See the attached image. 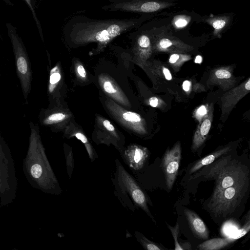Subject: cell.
Segmentation results:
<instances>
[{"instance_id":"obj_1","label":"cell","mask_w":250,"mask_h":250,"mask_svg":"<svg viewBox=\"0 0 250 250\" xmlns=\"http://www.w3.org/2000/svg\"><path fill=\"white\" fill-rule=\"evenodd\" d=\"M146 17L129 19H95L85 15H76L71 18L63 28L66 43L72 47L97 44L95 51L100 52L120 35L137 28Z\"/></svg>"},{"instance_id":"obj_2","label":"cell","mask_w":250,"mask_h":250,"mask_svg":"<svg viewBox=\"0 0 250 250\" xmlns=\"http://www.w3.org/2000/svg\"><path fill=\"white\" fill-rule=\"evenodd\" d=\"M29 126V145L22 167L25 177L33 188L58 195L62 190L46 156L39 128L32 122Z\"/></svg>"},{"instance_id":"obj_3","label":"cell","mask_w":250,"mask_h":250,"mask_svg":"<svg viewBox=\"0 0 250 250\" xmlns=\"http://www.w3.org/2000/svg\"><path fill=\"white\" fill-rule=\"evenodd\" d=\"M211 164L193 176L194 178L202 176L208 180H215L211 199L222 190L233 186L248 176L247 167L238 161L231 160L230 157H222Z\"/></svg>"},{"instance_id":"obj_4","label":"cell","mask_w":250,"mask_h":250,"mask_svg":"<svg viewBox=\"0 0 250 250\" xmlns=\"http://www.w3.org/2000/svg\"><path fill=\"white\" fill-rule=\"evenodd\" d=\"M115 164L116 171L112 181L116 196L128 209L134 211V204L135 207L141 208L153 218L147 205L146 196L143 189L117 159Z\"/></svg>"},{"instance_id":"obj_5","label":"cell","mask_w":250,"mask_h":250,"mask_svg":"<svg viewBox=\"0 0 250 250\" xmlns=\"http://www.w3.org/2000/svg\"><path fill=\"white\" fill-rule=\"evenodd\" d=\"M17 189L14 161L9 146L0 133V208L13 203Z\"/></svg>"},{"instance_id":"obj_6","label":"cell","mask_w":250,"mask_h":250,"mask_svg":"<svg viewBox=\"0 0 250 250\" xmlns=\"http://www.w3.org/2000/svg\"><path fill=\"white\" fill-rule=\"evenodd\" d=\"M7 32L12 43L16 67V73L21 85L24 99L27 101L31 90L32 71L25 46L16 28L7 23Z\"/></svg>"},{"instance_id":"obj_7","label":"cell","mask_w":250,"mask_h":250,"mask_svg":"<svg viewBox=\"0 0 250 250\" xmlns=\"http://www.w3.org/2000/svg\"><path fill=\"white\" fill-rule=\"evenodd\" d=\"M249 176L244 178L231 187L220 191L210 200L211 211L216 215L231 214L239 206L245 195L249 186Z\"/></svg>"},{"instance_id":"obj_8","label":"cell","mask_w":250,"mask_h":250,"mask_svg":"<svg viewBox=\"0 0 250 250\" xmlns=\"http://www.w3.org/2000/svg\"><path fill=\"white\" fill-rule=\"evenodd\" d=\"M153 52L187 53L193 49L179 38L170 34L167 27H153L149 29Z\"/></svg>"},{"instance_id":"obj_9","label":"cell","mask_w":250,"mask_h":250,"mask_svg":"<svg viewBox=\"0 0 250 250\" xmlns=\"http://www.w3.org/2000/svg\"><path fill=\"white\" fill-rule=\"evenodd\" d=\"M175 3L157 0H127L110 2L102 7L104 11L151 13L169 7Z\"/></svg>"},{"instance_id":"obj_10","label":"cell","mask_w":250,"mask_h":250,"mask_svg":"<svg viewBox=\"0 0 250 250\" xmlns=\"http://www.w3.org/2000/svg\"><path fill=\"white\" fill-rule=\"evenodd\" d=\"M105 104L115 119L124 126L140 135L146 133V121L140 114L123 109L110 99H107Z\"/></svg>"},{"instance_id":"obj_11","label":"cell","mask_w":250,"mask_h":250,"mask_svg":"<svg viewBox=\"0 0 250 250\" xmlns=\"http://www.w3.org/2000/svg\"><path fill=\"white\" fill-rule=\"evenodd\" d=\"M181 158V147L177 142L170 149H167L163 156L162 166L167 187L171 189L175 181L178 172Z\"/></svg>"},{"instance_id":"obj_12","label":"cell","mask_w":250,"mask_h":250,"mask_svg":"<svg viewBox=\"0 0 250 250\" xmlns=\"http://www.w3.org/2000/svg\"><path fill=\"white\" fill-rule=\"evenodd\" d=\"M132 42V50L135 57L139 61L146 62L153 53L152 41L149 29L140 26L130 34Z\"/></svg>"},{"instance_id":"obj_13","label":"cell","mask_w":250,"mask_h":250,"mask_svg":"<svg viewBox=\"0 0 250 250\" xmlns=\"http://www.w3.org/2000/svg\"><path fill=\"white\" fill-rule=\"evenodd\" d=\"M250 91V78L235 87L230 89L221 98V117L228 116L232 108Z\"/></svg>"},{"instance_id":"obj_14","label":"cell","mask_w":250,"mask_h":250,"mask_svg":"<svg viewBox=\"0 0 250 250\" xmlns=\"http://www.w3.org/2000/svg\"><path fill=\"white\" fill-rule=\"evenodd\" d=\"M149 155L148 149L136 144H131L124 148L122 157L124 162L131 169L137 171L145 166Z\"/></svg>"},{"instance_id":"obj_15","label":"cell","mask_w":250,"mask_h":250,"mask_svg":"<svg viewBox=\"0 0 250 250\" xmlns=\"http://www.w3.org/2000/svg\"><path fill=\"white\" fill-rule=\"evenodd\" d=\"M104 129L102 131L97 132L94 137V142L97 144H104L107 146L113 145L122 155L124 149V141L122 140L116 131L115 127L111 122L106 119L101 118L99 119Z\"/></svg>"},{"instance_id":"obj_16","label":"cell","mask_w":250,"mask_h":250,"mask_svg":"<svg viewBox=\"0 0 250 250\" xmlns=\"http://www.w3.org/2000/svg\"><path fill=\"white\" fill-rule=\"evenodd\" d=\"M236 83L230 67L226 66L213 69L210 72L208 83L217 85L224 90L234 87Z\"/></svg>"},{"instance_id":"obj_17","label":"cell","mask_w":250,"mask_h":250,"mask_svg":"<svg viewBox=\"0 0 250 250\" xmlns=\"http://www.w3.org/2000/svg\"><path fill=\"white\" fill-rule=\"evenodd\" d=\"M213 106L211 104L209 106L207 115L199 123L197 128L194 134L191 148L196 150L201 146L207 138L211 128L213 119Z\"/></svg>"},{"instance_id":"obj_18","label":"cell","mask_w":250,"mask_h":250,"mask_svg":"<svg viewBox=\"0 0 250 250\" xmlns=\"http://www.w3.org/2000/svg\"><path fill=\"white\" fill-rule=\"evenodd\" d=\"M184 212L193 232L200 239L206 240L208 238V229L199 216L189 209H185Z\"/></svg>"},{"instance_id":"obj_19","label":"cell","mask_w":250,"mask_h":250,"mask_svg":"<svg viewBox=\"0 0 250 250\" xmlns=\"http://www.w3.org/2000/svg\"><path fill=\"white\" fill-rule=\"evenodd\" d=\"M101 85L104 91L110 96L122 104L127 105L128 101L124 93L121 91L114 81L107 76H101Z\"/></svg>"},{"instance_id":"obj_20","label":"cell","mask_w":250,"mask_h":250,"mask_svg":"<svg viewBox=\"0 0 250 250\" xmlns=\"http://www.w3.org/2000/svg\"><path fill=\"white\" fill-rule=\"evenodd\" d=\"M232 19V17L230 15H222L209 17L205 20L213 27V36L220 38L230 25Z\"/></svg>"},{"instance_id":"obj_21","label":"cell","mask_w":250,"mask_h":250,"mask_svg":"<svg viewBox=\"0 0 250 250\" xmlns=\"http://www.w3.org/2000/svg\"><path fill=\"white\" fill-rule=\"evenodd\" d=\"M230 149V146H226L222 148V149L216 150L200 159L190 168L189 171V173L192 174L203 167L211 164L219 157L228 153Z\"/></svg>"},{"instance_id":"obj_22","label":"cell","mask_w":250,"mask_h":250,"mask_svg":"<svg viewBox=\"0 0 250 250\" xmlns=\"http://www.w3.org/2000/svg\"><path fill=\"white\" fill-rule=\"evenodd\" d=\"M236 239L231 238H215L207 240L199 245L200 250H218L224 248Z\"/></svg>"},{"instance_id":"obj_23","label":"cell","mask_w":250,"mask_h":250,"mask_svg":"<svg viewBox=\"0 0 250 250\" xmlns=\"http://www.w3.org/2000/svg\"><path fill=\"white\" fill-rule=\"evenodd\" d=\"M70 136L75 137L83 143L91 162L94 161L98 158V156L93 147L83 133L80 131H75L72 133Z\"/></svg>"},{"instance_id":"obj_24","label":"cell","mask_w":250,"mask_h":250,"mask_svg":"<svg viewBox=\"0 0 250 250\" xmlns=\"http://www.w3.org/2000/svg\"><path fill=\"white\" fill-rule=\"evenodd\" d=\"M190 59L191 56L187 53H172L170 56L168 62L175 71H178L184 62Z\"/></svg>"},{"instance_id":"obj_25","label":"cell","mask_w":250,"mask_h":250,"mask_svg":"<svg viewBox=\"0 0 250 250\" xmlns=\"http://www.w3.org/2000/svg\"><path fill=\"white\" fill-rule=\"evenodd\" d=\"M64 152L65 159L66 171L68 176L70 179L74 170V158L72 148L68 146L64 147Z\"/></svg>"},{"instance_id":"obj_26","label":"cell","mask_w":250,"mask_h":250,"mask_svg":"<svg viewBox=\"0 0 250 250\" xmlns=\"http://www.w3.org/2000/svg\"><path fill=\"white\" fill-rule=\"evenodd\" d=\"M134 233L137 240L145 249L147 250H163V249L159 247L156 244L148 240L139 232L135 231Z\"/></svg>"},{"instance_id":"obj_27","label":"cell","mask_w":250,"mask_h":250,"mask_svg":"<svg viewBox=\"0 0 250 250\" xmlns=\"http://www.w3.org/2000/svg\"><path fill=\"white\" fill-rule=\"evenodd\" d=\"M153 73L158 76L170 81L172 79V76L169 70L163 65H155L152 68Z\"/></svg>"},{"instance_id":"obj_28","label":"cell","mask_w":250,"mask_h":250,"mask_svg":"<svg viewBox=\"0 0 250 250\" xmlns=\"http://www.w3.org/2000/svg\"><path fill=\"white\" fill-rule=\"evenodd\" d=\"M190 21V17L185 15H179L174 17L172 24L175 28H180L186 26Z\"/></svg>"},{"instance_id":"obj_29","label":"cell","mask_w":250,"mask_h":250,"mask_svg":"<svg viewBox=\"0 0 250 250\" xmlns=\"http://www.w3.org/2000/svg\"><path fill=\"white\" fill-rule=\"evenodd\" d=\"M57 67L53 68L50 71L49 77V91L51 93L57 83L60 81L61 76L60 73L57 71Z\"/></svg>"},{"instance_id":"obj_30","label":"cell","mask_w":250,"mask_h":250,"mask_svg":"<svg viewBox=\"0 0 250 250\" xmlns=\"http://www.w3.org/2000/svg\"><path fill=\"white\" fill-rule=\"evenodd\" d=\"M208 110L209 106L208 104L201 105L194 110V116L199 123L207 115Z\"/></svg>"},{"instance_id":"obj_31","label":"cell","mask_w":250,"mask_h":250,"mask_svg":"<svg viewBox=\"0 0 250 250\" xmlns=\"http://www.w3.org/2000/svg\"><path fill=\"white\" fill-rule=\"evenodd\" d=\"M167 227L170 230L174 240L175 248V250H183V248L179 244L178 241V236L179 233V223L177 222V224L174 227H171L170 225L167 224Z\"/></svg>"},{"instance_id":"obj_32","label":"cell","mask_w":250,"mask_h":250,"mask_svg":"<svg viewBox=\"0 0 250 250\" xmlns=\"http://www.w3.org/2000/svg\"><path fill=\"white\" fill-rule=\"evenodd\" d=\"M25 0L27 4H28L29 7L30 8V10L31 11V12H32V14L33 15V18H34V19L35 20V21L36 23V25H37V27L38 28V30L39 31V33L40 34V36H41L42 40L43 41V34H42V28H41V24H40V22L39 20L38 19V18L37 17L35 11L33 7L32 3V0Z\"/></svg>"},{"instance_id":"obj_33","label":"cell","mask_w":250,"mask_h":250,"mask_svg":"<svg viewBox=\"0 0 250 250\" xmlns=\"http://www.w3.org/2000/svg\"><path fill=\"white\" fill-rule=\"evenodd\" d=\"M250 218L249 217L247 222L245 224L243 227L240 230H239V231L238 232L236 237L235 238V239H237L242 237V236L245 235L249 231L250 229Z\"/></svg>"},{"instance_id":"obj_34","label":"cell","mask_w":250,"mask_h":250,"mask_svg":"<svg viewBox=\"0 0 250 250\" xmlns=\"http://www.w3.org/2000/svg\"><path fill=\"white\" fill-rule=\"evenodd\" d=\"M149 104L153 107H158L163 104L164 102L157 97H152L148 100Z\"/></svg>"},{"instance_id":"obj_35","label":"cell","mask_w":250,"mask_h":250,"mask_svg":"<svg viewBox=\"0 0 250 250\" xmlns=\"http://www.w3.org/2000/svg\"><path fill=\"white\" fill-rule=\"evenodd\" d=\"M191 82L189 80H185L182 84L183 89L187 93L189 92L191 88Z\"/></svg>"},{"instance_id":"obj_36","label":"cell","mask_w":250,"mask_h":250,"mask_svg":"<svg viewBox=\"0 0 250 250\" xmlns=\"http://www.w3.org/2000/svg\"><path fill=\"white\" fill-rule=\"evenodd\" d=\"M77 71L78 74L82 78L86 77V73L84 68L82 65H79L77 68Z\"/></svg>"},{"instance_id":"obj_37","label":"cell","mask_w":250,"mask_h":250,"mask_svg":"<svg viewBox=\"0 0 250 250\" xmlns=\"http://www.w3.org/2000/svg\"><path fill=\"white\" fill-rule=\"evenodd\" d=\"M202 57L201 56H198L195 59V62L198 63H201V62H202Z\"/></svg>"}]
</instances>
